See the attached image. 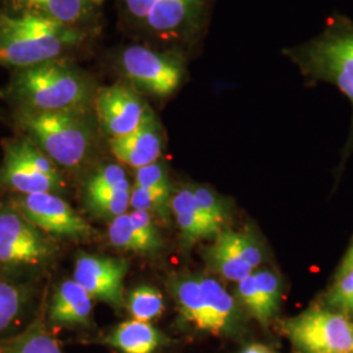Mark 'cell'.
I'll return each mask as SVG.
<instances>
[{
    "instance_id": "13",
    "label": "cell",
    "mask_w": 353,
    "mask_h": 353,
    "mask_svg": "<svg viewBox=\"0 0 353 353\" xmlns=\"http://www.w3.org/2000/svg\"><path fill=\"white\" fill-rule=\"evenodd\" d=\"M1 179L10 188L21 192L23 195L54 192L63 189L62 178H52L39 173L36 168H33L16 152L12 143L6 145Z\"/></svg>"
},
{
    "instance_id": "3",
    "label": "cell",
    "mask_w": 353,
    "mask_h": 353,
    "mask_svg": "<svg viewBox=\"0 0 353 353\" xmlns=\"http://www.w3.org/2000/svg\"><path fill=\"white\" fill-rule=\"evenodd\" d=\"M11 93L28 112H81L90 99V85L74 67L55 59L16 70Z\"/></svg>"
},
{
    "instance_id": "24",
    "label": "cell",
    "mask_w": 353,
    "mask_h": 353,
    "mask_svg": "<svg viewBox=\"0 0 353 353\" xmlns=\"http://www.w3.org/2000/svg\"><path fill=\"white\" fill-rule=\"evenodd\" d=\"M108 237L110 241V245H113L117 249L138 254H148L144 242L140 240L138 233L132 227L128 214H121L110 220V224L108 228Z\"/></svg>"
},
{
    "instance_id": "33",
    "label": "cell",
    "mask_w": 353,
    "mask_h": 353,
    "mask_svg": "<svg viewBox=\"0 0 353 353\" xmlns=\"http://www.w3.org/2000/svg\"><path fill=\"white\" fill-rule=\"evenodd\" d=\"M10 353H63L59 344L43 331H37L20 341Z\"/></svg>"
},
{
    "instance_id": "26",
    "label": "cell",
    "mask_w": 353,
    "mask_h": 353,
    "mask_svg": "<svg viewBox=\"0 0 353 353\" xmlns=\"http://www.w3.org/2000/svg\"><path fill=\"white\" fill-rule=\"evenodd\" d=\"M194 198L195 204L199 212L214 225L219 232L223 230V225L227 219V211L223 201L219 195L205 186L194 188Z\"/></svg>"
},
{
    "instance_id": "9",
    "label": "cell",
    "mask_w": 353,
    "mask_h": 353,
    "mask_svg": "<svg viewBox=\"0 0 353 353\" xmlns=\"http://www.w3.org/2000/svg\"><path fill=\"white\" fill-rule=\"evenodd\" d=\"M127 271L128 262L125 258L81 254L76 259L74 280L93 300L121 307L125 305L123 281Z\"/></svg>"
},
{
    "instance_id": "29",
    "label": "cell",
    "mask_w": 353,
    "mask_h": 353,
    "mask_svg": "<svg viewBox=\"0 0 353 353\" xmlns=\"http://www.w3.org/2000/svg\"><path fill=\"white\" fill-rule=\"evenodd\" d=\"M12 145L16 152L33 168H36L39 173L52 178H62L52 160L30 141H13Z\"/></svg>"
},
{
    "instance_id": "21",
    "label": "cell",
    "mask_w": 353,
    "mask_h": 353,
    "mask_svg": "<svg viewBox=\"0 0 353 353\" xmlns=\"http://www.w3.org/2000/svg\"><path fill=\"white\" fill-rule=\"evenodd\" d=\"M130 196L131 188L126 178L115 186L89 192L87 194V203L93 214L102 219L113 220L121 214H127L130 207Z\"/></svg>"
},
{
    "instance_id": "17",
    "label": "cell",
    "mask_w": 353,
    "mask_h": 353,
    "mask_svg": "<svg viewBox=\"0 0 353 353\" xmlns=\"http://www.w3.org/2000/svg\"><path fill=\"white\" fill-rule=\"evenodd\" d=\"M182 316L192 326L211 334V319L199 280L196 276H179L169 283Z\"/></svg>"
},
{
    "instance_id": "6",
    "label": "cell",
    "mask_w": 353,
    "mask_h": 353,
    "mask_svg": "<svg viewBox=\"0 0 353 353\" xmlns=\"http://www.w3.org/2000/svg\"><path fill=\"white\" fill-rule=\"evenodd\" d=\"M58 248L46 233L17 210L0 212V265L38 267L52 259Z\"/></svg>"
},
{
    "instance_id": "14",
    "label": "cell",
    "mask_w": 353,
    "mask_h": 353,
    "mask_svg": "<svg viewBox=\"0 0 353 353\" xmlns=\"http://www.w3.org/2000/svg\"><path fill=\"white\" fill-rule=\"evenodd\" d=\"M101 0H7L8 11L14 14H36L63 26H72L84 20Z\"/></svg>"
},
{
    "instance_id": "23",
    "label": "cell",
    "mask_w": 353,
    "mask_h": 353,
    "mask_svg": "<svg viewBox=\"0 0 353 353\" xmlns=\"http://www.w3.org/2000/svg\"><path fill=\"white\" fill-rule=\"evenodd\" d=\"M172 189H143L137 188L131 190L130 207L134 211H144L166 220L170 214Z\"/></svg>"
},
{
    "instance_id": "36",
    "label": "cell",
    "mask_w": 353,
    "mask_h": 353,
    "mask_svg": "<svg viewBox=\"0 0 353 353\" xmlns=\"http://www.w3.org/2000/svg\"><path fill=\"white\" fill-rule=\"evenodd\" d=\"M156 0H125L127 11L130 14L144 23Z\"/></svg>"
},
{
    "instance_id": "10",
    "label": "cell",
    "mask_w": 353,
    "mask_h": 353,
    "mask_svg": "<svg viewBox=\"0 0 353 353\" xmlns=\"http://www.w3.org/2000/svg\"><path fill=\"white\" fill-rule=\"evenodd\" d=\"M147 109L134 90L121 84L102 88L96 97L99 121L112 138H121L137 130Z\"/></svg>"
},
{
    "instance_id": "22",
    "label": "cell",
    "mask_w": 353,
    "mask_h": 353,
    "mask_svg": "<svg viewBox=\"0 0 353 353\" xmlns=\"http://www.w3.org/2000/svg\"><path fill=\"white\" fill-rule=\"evenodd\" d=\"M125 305L134 319L143 322H151L159 318L165 309L164 297L161 292L148 285H141L131 290L127 296Z\"/></svg>"
},
{
    "instance_id": "32",
    "label": "cell",
    "mask_w": 353,
    "mask_h": 353,
    "mask_svg": "<svg viewBox=\"0 0 353 353\" xmlns=\"http://www.w3.org/2000/svg\"><path fill=\"white\" fill-rule=\"evenodd\" d=\"M135 186L143 189H170L166 168L156 161L137 169Z\"/></svg>"
},
{
    "instance_id": "19",
    "label": "cell",
    "mask_w": 353,
    "mask_h": 353,
    "mask_svg": "<svg viewBox=\"0 0 353 353\" xmlns=\"http://www.w3.org/2000/svg\"><path fill=\"white\" fill-rule=\"evenodd\" d=\"M164 341V335L152 325L138 319H130L108 336V343L122 353H154Z\"/></svg>"
},
{
    "instance_id": "34",
    "label": "cell",
    "mask_w": 353,
    "mask_h": 353,
    "mask_svg": "<svg viewBox=\"0 0 353 353\" xmlns=\"http://www.w3.org/2000/svg\"><path fill=\"white\" fill-rule=\"evenodd\" d=\"M126 179V172L121 165H105L100 170H97L93 176L89 178L87 183V194L94 192L99 190L106 189L110 186H115L117 183Z\"/></svg>"
},
{
    "instance_id": "15",
    "label": "cell",
    "mask_w": 353,
    "mask_h": 353,
    "mask_svg": "<svg viewBox=\"0 0 353 353\" xmlns=\"http://www.w3.org/2000/svg\"><path fill=\"white\" fill-rule=\"evenodd\" d=\"M93 299L74 279L64 280L50 303V319L61 325H89Z\"/></svg>"
},
{
    "instance_id": "37",
    "label": "cell",
    "mask_w": 353,
    "mask_h": 353,
    "mask_svg": "<svg viewBox=\"0 0 353 353\" xmlns=\"http://www.w3.org/2000/svg\"><path fill=\"white\" fill-rule=\"evenodd\" d=\"M241 353H276L272 348L267 347L265 344L261 343H252L249 344L248 347L243 348V351Z\"/></svg>"
},
{
    "instance_id": "18",
    "label": "cell",
    "mask_w": 353,
    "mask_h": 353,
    "mask_svg": "<svg viewBox=\"0 0 353 353\" xmlns=\"http://www.w3.org/2000/svg\"><path fill=\"white\" fill-rule=\"evenodd\" d=\"M198 280L210 313L211 334L217 336L232 332L239 323V310L233 297L214 279L199 276Z\"/></svg>"
},
{
    "instance_id": "30",
    "label": "cell",
    "mask_w": 353,
    "mask_h": 353,
    "mask_svg": "<svg viewBox=\"0 0 353 353\" xmlns=\"http://www.w3.org/2000/svg\"><path fill=\"white\" fill-rule=\"evenodd\" d=\"M237 293L240 297L241 303L245 305V307L250 312L259 323L265 326V316H263V307H262V300L258 290L256 279L252 272L248 278L242 279L237 283Z\"/></svg>"
},
{
    "instance_id": "7",
    "label": "cell",
    "mask_w": 353,
    "mask_h": 353,
    "mask_svg": "<svg viewBox=\"0 0 353 353\" xmlns=\"http://www.w3.org/2000/svg\"><path fill=\"white\" fill-rule=\"evenodd\" d=\"M17 211L48 236L88 240L96 233L68 203L52 192L23 195L17 199Z\"/></svg>"
},
{
    "instance_id": "16",
    "label": "cell",
    "mask_w": 353,
    "mask_h": 353,
    "mask_svg": "<svg viewBox=\"0 0 353 353\" xmlns=\"http://www.w3.org/2000/svg\"><path fill=\"white\" fill-rule=\"evenodd\" d=\"M170 210L176 216V225L185 245L216 237L220 232L196 208L192 189L179 190L170 201Z\"/></svg>"
},
{
    "instance_id": "8",
    "label": "cell",
    "mask_w": 353,
    "mask_h": 353,
    "mask_svg": "<svg viewBox=\"0 0 353 353\" xmlns=\"http://www.w3.org/2000/svg\"><path fill=\"white\" fill-rule=\"evenodd\" d=\"M122 68L131 81L159 97L173 94L185 74L178 61L144 46L127 48L122 55Z\"/></svg>"
},
{
    "instance_id": "25",
    "label": "cell",
    "mask_w": 353,
    "mask_h": 353,
    "mask_svg": "<svg viewBox=\"0 0 353 353\" xmlns=\"http://www.w3.org/2000/svg\"><path fill=\"white\" fill-rule=\"evenodd\" d=\"M258 290L262 300L265 326L278 313L281 303V283L278 275L270 270H261L254 272Z\"/></svg>"
},
{
    "instance_id": "11",
    "label": "cell",
    "mask_w": 353,
    "mask_h": 353,
    "mask_svg": "<svg viewBox=\"0 0 353 353\" xmlns=\"http://www.w3.org/2000/svg\"><path fill=\"white\" fill-rule=\"evenodd\" d=\"M110 150L122 164L139 169L156 163L163 151L161 127L148 108L139 127L121 138L110 139Z\"/></svg>"
},
{
    "instance_id": "35",
    "label": "cell",
    "mask_w": 353,
    "mask_h": 353,
    "mask_svg": "<svg viewBox=\"0 0 353 353\" xmlns=\"http://www.w3.org/2000/svg\"><path fill=\"white\" fill-rule=\"evenodd\" d=\"M233 237L245 262L250 265L252 270L258 268L263 261V252L261 250L258 241L255 240L250 233L246 232H233Z\"/></svg>"
},
{
    "instance_id": "28",
    "label": "cell",
    "mask_w": 353,
    "mask_h": 353,
    "mask_svg": "<svg viewBox=\"0 0 353 353\" xmlns=\"http://www.w3.org/2000/svg\"><path fill=\"white\" fill-rule=\"evenodd\" d=\"M23 306V294L17 287L0 281V331L8 327L19 316Z\"/></svg>"
},
{
    "instance_id": "12",
    "label": "cell",
    "mask_w": 353,
    "mask_h": 353,
    "mask_svg": "<svg viewBox=\"0 0 353 353\" xmlns=\"http://www.w3.org/2000/svg\"><path fill=\"white\" fill-rule=\"evenodd\" d=\"M204 3L205 0H156L144 24L165 36L183 33L198 23Z\"/></svg>"
},
{
    "instance_id": "31",
    "label": "cell",
    "mask_w": 353,
    "mask_h": 353,
    "mask_svg": "<svg viewBox=\"0 0 353 353\" xmlns=\"http://www.w3.org/2000/svg\"><path fill=\"white\" fill-rule=\"evenodd\" d=\"M328 301L338 309L353 313V267L339 272Z\"/></svg>"
},
{
    "instance_id": "38",
    "label": "cell",
    "mask_w": 353,
    "mask_h": 353,
    "mask_svg": "<svg viewBox=\"0 0 353 353\" xmlns=\"http://www.w3.org/2000/svg\"><path fill=\"white\" fill-rule=\"evenodd\" d=\"M351 267H353V243L352 246H351V249H350L348 252H347V255H345L344 261H343L341 271H343V270H347V268H351Z\"/></svg>"
},
{
    "instance_id": "5",
    "label": "cell",
    "mask_w": 353,
    "mask_h": 353,
    "mask_svg": "<svg viewBox=\"0 0 353 353\" xmlns=\"http://www.w3.org/2000/svg\"><path fill=\"white\" fill-rule=\"evenodd\" d=\"M284 332L300 353H353V323L341 313L310 309L288 319Z\"/></svg>"
},
{
    "instance_id": "20",
    "label": "cell",
    "mask_w": 353,
    "mask_h": 353,
    "mask_svg": "<svg viewBox=\"0 0 353 353\" xmlns=\"http://www.w3.org/2000/svg\"><path fill=\"white\" fill-rule=\"evenodd\" d=\"M207 258L212 268L229 281L239 283L254 272L241 255L233 230H221L216 236L214 245L207 250Z\"/></svg>"
},
{
    "instance_id": "4",
    "label": "cell",
    "mask_w": 353,
    "mask_h": 353,
    "mask_svg": "<svg viewBox=\"0 0 353 353\" xmlns=\"http://www.w3.org/2000/svg\"><path fill=\"white\" fill-rule=\"evenodd\" d=\"M23 125L54 164L77 168L88 159L93 132L79 110L28 112Z\"/></svg>"
},
{
    "instance_id": "1",
    "label": "cell",
    "mask_w": 353,
    "mask_h": 353,
    "mask_svg": "<svg viewBox=\"0 0 353 353\" xmlns=\"http://www.w3.org/2000/svg\"><path fill=\"white\" fill-rule=\"evenodd\" d=\"M281 54L309 83H326L339 89L353 110V20L350 17L334 13L314 37L284 48Z\"/></svg>"
},
{
    "instance_id": "27",
    "label": "cell",
    "mask_w": 353,
    "mask_h": 353,
    "mask_svg": "<svg viewBox=\"0 0 353 353\" xmlns=\"http://www.w3.org/2000/svg\"><path fill=\"white\" fill-rule=\"evenodd\" d=\"M128 214H130L132 227L138 233L140 240L144 242L148 254L160 250L163 246V237L156 221L153 220V216L144 211H134V210Z\"/></svg>"
},
{
    "instance_id": "2",
    "label": "cell",
    "mask_w": 353,
    "mask_h": 353,
    "mask_svg": "<svg viewBox=\"0 0 353 353\" xmlns=\"http://www.w3.org/2000/svg\"><path fill=\"white\" fill-rule=\"evenodd\" d=\"M83 34L36 14L0 13V65L16 70L55 61Z\"/></svg>"
}]
</instances>
